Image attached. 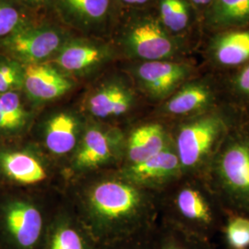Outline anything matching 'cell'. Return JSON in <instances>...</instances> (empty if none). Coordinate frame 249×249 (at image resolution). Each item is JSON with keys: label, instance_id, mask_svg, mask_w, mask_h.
I'll use <instances>...</instances> for the list:
<instances>
[{"label": "cell", "instance_id": "obj_1", "mask_svg": "<svg viewBox=\"0 0 249 249\" xmlns=\"http://www.w3.org/2000/svg\"><path fill=\"white\" fill-rule=\"evenodd\" d=\"M231 130L223 114L208 111L181 124L175 148L183 173L199 174L208 169Z\"/></svg>", "mask_w": 249, "mask_h": 249}, {"label": "cell", "instance_id": "obj_2", "mask_svg": "<svg viewBox=\"0 0 249 249\" xmlns=\"http://www.w3.org/2000/svg\"><path fill=\"white\" fill-rule=\"evenodd\" d=\"M209 168L228 202L249 214V131L230 130Z\"/></svg>", "mask_w": 249, "mask_h": 249}, {"label": "cell", "instance_id": "obj_3", "mask_svg": "<svg viewBox=\"0 0 249 249\" xmlns=\"http://www.w3.org/2000/svg\"><path fill=\"white\" fill-rule=\"evenodd\" d=\"M119 45L128 56L145 61L171 60L181 52V43L151 15H135L123 26Z\"/></svg>", "mask_w": 249, "mask_h": 249}, {"label": "cell", "instance_id": "obj_4", "mask_svg": "<svg viewBox=\"0 0 249 249\" xmlns=\"http://www.w3.org/2000/svg\"><path fill=\"white\" fill-rule=\"evenodd\" d=\"M70 36L60 27L52 24L24 26L4 41L8 51L18 59L30 64L45 63L60 51L70 40Z\"/></svg>", "mask_w": 249, "mask_h": 249}, {"label": "cell", "instance_id": "obj_5", "mask_svg": "<svg viewBox=\"0 0 249 249\" xmlns=\"http://www.w3.org/2000/svg\"><path fill=\"white\" fill-rule=\"evenodd\" d=\"M140 87L153 100L173 95L193 74L191 65L173 60L141 62L134 68Z\"/></svg>", "mask_w": 249, "mask_h": 249}, {"label": "cell", "instance_id": "obj_6", "mask_svg": "<svg viewBox=\"0 0 249 249\" xmlns=\"http://www.w3.org/2000/svg\"><path fill=\"white\" fill-rule=\"evenodd\" d=\"M89 201L100 217L110 221L133 219L142 205V196L134 185L119 181H106L90 193Z\"/></svg>", "mask_w": 249, "mask_h": 249}, {"label": "cell", "instance_id": "obj_7", "mask_svg": "<svg viewBox=\"0 0 249 249\" xmlns=\"http://www.w3.org/2000/svg\"><path fill=\"white\" fill-rule=\"evenodd\" d=\"M176 206L184 222L181 226L188 231L211 239L219 230V215L204 191L196 185L182 187L176 197Z\"/></svg>", "mask_w": 249, "mask_h": 249}, {"label": "cell", "instance_id": "obj_8", "mask_svg": "<svg viewBox=\"0 0 249 249\" xmlns=\"http://www.w3.org/2000/svg\"><path fill=\"white\" fill-rule=\"evenodd\" d=\"M112 0H52L63 21L86 35L98 36L107 30Z\"/></svg>", "mask_w": 249, "mask_h": 249}, {"label": "cell", "instance_id": "obj_9", "mask_svg": "<svg viewBox=\"0 0 249 249\" xmlns=\"http://www.w3.org/2000/svg\"><path fill=\"white\" fill-rule=\"evenodd\" d=\"M114 49L96 39H70L55 54L54 63L63 71L82 74L108 61Z\"/></svg>", "mask_w": 249, "mask_h": 249}, {"label": "cell", "instance_id": "obj_10", "mask_svg": "<svg viewBox=\"0 0 249 249\" xmlns=\"http://www.w3.org/2000/svg\"><path fill=\"white\" fill-rule=\"evenodd\" d=\"M127 178L134 185L153 186L178 178L183 171L175 145H169L159 153L139 163L130 164Z\"/></svg>", "mask_w": 249, "mask_h": 249}, {"label": "cell", "instance_id": "obj_11", "mask_svg": "<svg viewBox=\"0 0 249 249\" xmlns=\"http://www.w3.org/2000/svg\"><path fill=\"white\" fill-rule=\"evenodd\" d=\"M23 85L29 96L37 101L58 98L72 87L70 79L47 63L27 65L23 71Z\"/></svg>", "mask_w": 249, "mask_h": 249}, {"label": "cell", "instance_id": "obj_12", "mask_svg": "<svg viewBox=\"0 0 249 249\" xmlns=\"http://www.w3.org/2000/svg\"><path fill=\"white\" fill-rule=\"evenodd\" d=\"M215 93L212 86L205 81H189L170 96L164 106V112L177 116L201 115L213 106Z\"/></svg>", "mask_w": 249, "mask_h": 249}, {"label": "cell", "instance_id": "obj_13", "mask_svg": "<svg viewBox=\"0 0 249 249\" xmlns=\"http://www.w3.org/2000/svg\"><path fill=\"white\" fill-rule=\"evenodd\" d=\"M6 224L11 236L20 248L33 249L41 236L43 218L33 205L16 202L7 210Z\"/></svg>", "mask_w": 249, "mask_h": 249}, {"label": "cell", "instance_id": "obj_14", "mask_svg": "<svg viewBox=\"0 0 249 249\" xmlns=\"http://www.w3.org/2000/svg\"><path fill=\"white\" fill-rule=\"evenodd\" d=\"M134 96L129 88L120 82H111L96 89L87 102L92 116L107 118L126 113L133 105Z\"/></svg>", "mask_w": 249, "mask_h": 249}, {"label": "cell", "instance_id": "obj_15", "mask_svg": "<svg viewBox=\"0 0 249 249\" xmlns=\"http://www.w3.org/2000/svg\"><path fill=\"white\" fill-rule=\"evenodd\" d=\"M214 62L232 68L249 61V30L223 32L214 37L210 45Z\"/></svg>", "mask_w": 249, "mask_h": 249}, {"label": "cell", "instance_id": "obj_16", "mask_svg": "<svg viewBox=\"0 0 249 249\" xmlns=\"http://www.w3.org/2000/svg\"><path fill=\"white\" fill-rule=\"evenodd\" d=\"M170 142L168 134L161 124H143L137 127L129 137L127 157L131 164L139 163L164 150Z\"/></svg>", "mask_w": 249, "mask_h": 249}, {"label": "cell", "instance_id": "obj_17", "mask_svg": "<svg viewBox=\"0 0 249 249\" xmlns=\"http://www.w3.org/2000/svg\"><path fill=\"white\" fill-rule=\"evenodd\" d=\"M114 143L110 135L96 127L85 134L76 153L75 164L79 168H93L107 162L113 156Z\"/></svg>", "mask_w": 249, "mask_h": 249}, {"label": "cell", "instance_id": "obj_18", "mask_svg": "<svg viewBox=\"0 0 249 249\" xmlns=\"http://www.w3.org/2000/svg\"><path fill=\"white\" fill-rule=\"evenodd\" d=\"M0 166L10 179L20 184H36L46 178L45 170L39 160L24 152L2 153Z\"/></svg>", "mask_w": 249, "mask_h": 249}, {"label": "cell", "instance_id": "obj_19", "mask_svg": "<svg viewBox=\"0 0 249 249\" xmlns=\"http://www.w3.org/2000/svg\"><path fill=\"white\" fill-rule=\"evenodd\" d=\"M207 23L216 29L249 25V0H213L207 11Z\"/></svg>", "mask_w": 249, "mask_h": 249}, {"label": "cell", "instance_id": "obj_20", "mask_svg": "<svg viewBox=\"0 0 249 249\" xmlns=\"http://www.w3.org/2000/svg\"><path fill=\"white\" fill-rule=\"evenodd\" d=\"M78 123L74 116L60 113L48 122L45 131L47 149L54 154H65L73 150L77 143Z\"/></svg>", "mask_w": 249, "mask_h": 249}, {"label": "cell", "instance_id": "obj_21", "mask_svg": "<svg viewBox=\"0 0 249 249\" xmlns=\"http://www.w3.org/2000/svg\"><path fill=\"white\" fill-rule=\"evenodd\" d=\"M159 19L172 35L186 30L190 20V11L185 0H160Z\"/></svg>", "mask_w": 249, "mask_h": 249}, {"label": "cell", "instance_id": "obj_22", "mask_svg": "<svg viewBox=\"0 0 249 249\" xmlns=\"http://www.w3.org/2000/svg\"><path fill=\"white\" fill-rule=\"evenodd\" d=\"M159 249H214V248L210 239L188 231L180 225L163 236Z\"/></svg>", "mask_w": 249, "mask_h": 249}, {"label": "cell", "instance_id": "obj_23", "mask_svg": "<svg viewBox=\"0 0 249 249\" xmlns=\"http://www.w3.org/2000/svg\"><path fill=\"white\" fill-rule=\"evenodd\" d=\"M224 237L231 249H247L249 247V217L233 216L223 227Z\"/></svg>", "mask_w": 249, "mask_h": 249}, {"label": "cell", "instance_id": "obj_24", "mask_svg": "<svg viewBox=\"0 0 249 249\" xmlns=\"http://www.w3.org/2000/svg\"><path fill=\"white\" fill-rule=\"evenodd\" d=\"M22 14L14 6L0 1V38H9L25 26Z\"/></svg>", "mask_w": 249, "mask_h": 249}, {"label": "cell", "instance_id": "obj_25", "mask_svg": "<svg viewBox=\"0 0 249 249\" xmlns=\"http://www.w3.org/2000/svg\"><path fill=\"white\" fill-rule=\"evenodd\" d=\"M48 249H86V246L79 231L69 225H62L53 232Z\"/></svg>", "mask_w": 249, "mask_h": 249}, {"label": "cell", "instance_id": "obj_26", "mask_svg": "<svg viewBox=\"0 0 249 249\" xmlns=\"http://www.w3.org/2000/svg\"><path fill=\"white\" fill-rule=\"evenodd\" d=\"M22 84L23 71L17 63H0V94L13 91Z\"/></svg>", "mask_w": 249, "mask_h": 249}, {"label": "cell", "instance_id": "obj_27", "mask_svg": "<svg viewBox=\"0 0 249 249\" xmlns=\"http://www.w3.org/2000/svg\"><path fill=\"white\" fill-rule=\"evenodd\" d=\"M0 111L17 123L18 126L24 123L25 112L16 92L8 91L0 94Z\"/></svg>", "mask_w": 249, "mask_h": 249}, {"label": "cell", "instance_id": "obj_28", "mask_svg": "<svg viewBox=\"0 0 249 249\" xmlns=\"http://www.w3.org/2000/svg\"><path fill=\"white\" fill-rule=\"evenodd\" d=\"M234 91L249 102V63H248L232 80Z\"/></svg>", "mask_w": 249, "mask_h": 249}, {"label": "cell", "instance_id": "obj_29", "mask_svg": "<svg viewBox=\"0 0 249 249\" xmlns=\"http://www.w3.org/2000/svg\"><path fill=\"white\" fill-rule=\"evenodd\" d=\"M19 127L9 116L0 111V128L1 129H15Z\"/></svg>", "mask_w": 249, "mask_h": 249}, {"label": "cell", "instance_id": "obj_30", "mask_svg": "<svg viewBox=\"0 0 249 249\" xmlns=\"http://www.w3.org/2000/svg\"><path fill=\"white\" fill-rule=\"evenodd\" d=\"M23 3L27 4L28 6L32 8H42L45 5H47L52 0H20Z\"/></svg>", "mask_w": 249, "mask_h": 249}, {"label": "cell", "instance_id": "obj_31", "mask_svg": "<svg viewBox=\"0 0 249 249\" xmlns=\"http://www.w3.org/2000/svg\"><path fill=\"white\" fill-rule=\"evenodd\" d=\"M121 3L127 6H133V7H138V6H143L149 3L151 0H119Z\"/></svg>", "mask_w": 249, "mask_h": 249}, {"label": "cell", "instance_id": "obj_32", "mask_svg": "<svg viewBox=\"0 0 249 249\" xmlns=\"http://www.w3.org/2000/svg\"><path fill=\"white\" fill-rule=\"evenodd\" d=\"M196 6H210L213 0H191Z\"/></svg>", "mask_w": 249, "mask_h": 249}]
</instances>
